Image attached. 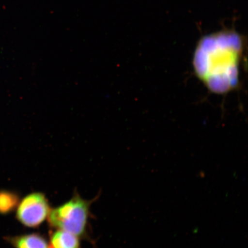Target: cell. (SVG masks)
Instances as JSON below:
<instances>
[{"label": "cell", "mask_w": 248, "mask_h": 248, "mask_svg": "<svg viewBox=\"0 0 248 248\" xmlns=\"http://www.w3.org/2000/svg\"><path fill=\"white\" fill-rule=\"evenodd\" d=\"M92 201L76 193L69 201L51 209L48 219L51 227L69 232L78 237L86 234Z\"/></svg>", "instance_id": "2"}, {"label": "cell", "mask_w": 248, "mask_h": 248, "mask_svg": "<svg viewBox=\"0 0 248 248\" xmlns=\"http://www.w3.org/2000/svg\"><path fill=\"white\" fill-rule=\"evenodd\" d=\"M234 31H225L202 38L193 64L198 78L210 92L225 94L237 88L243 42Z\"/></svg>", "instance_id": "1"}, {"label": "cell", "mask_w": 248, "mask_h": 248, "mask_svg": "<svg viewBox=\"0 0 248 248\" xmlns=\"http://www.w3.org/2000/svg\"><path fill=\"white\" fill-rule=\"evenodd\" d=\"M50 210L45 195L35 192L20 201L16 209V218L26 227L36 228L47 218Z\"/></svg>", "instance_id": "3"}, {"label": "cell", "mask_w": 248, "mask_h": 248, "mask_svg": "<svg viewBox=\"0 0 248 248\" xmlns=\"http://www.w3.org/2000/svg\"><path fill=\"white\" fill-rule=\"evenodd\" d=\"M50 248H80L79 237L71 232L56 229L49 236Z\"/></svg>", "instance_id": "5"}, {"label": "cell", "mask_w": 248, "mask_h": 248, "mask_svg": "<svg viewBox=\"0 0 248 248\" xmlns=\"http://www.w3.org/2000/svg\"><path fill=\"white\" fill-rule=\"evenodd\" d=\"M19 195L14 191H0V214L8 215L16 210L19 204Z\"/></svg>", "instance_id": "6"}, {"label": "cell", "mask_w": 248, "mask_h": 248, "mask_svg": "<svg viewBox=\"0 0 248 248\" xmlns=\"http://www.w3.org/2000/svg\"><path fill=\"white\" fill-rule=\"evenodd\" d=\"M8 240L16 248H50L46 238L38 233L18 235L9 238Z\"/></svg>", "instance_id": "4"}]
</instances>
